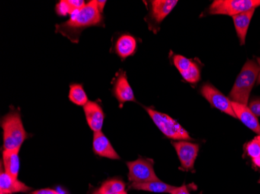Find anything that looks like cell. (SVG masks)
<instances>
[{
    "instance_id": "4",
    "label": "cell",
    "mask_w": 260,
    "mask_h": 194,
    "mask_svg": "<svg viewBox=\"0 0 260 194\" xmlns=\"http://www.w3.org/2000/svg\"><path fill=\"white\" fill-rule=\"evenodd\" d=\"M153 123L164 135L175 141H191L188 131L169 115L157 111L151 107H144Z\"/></svg>"
},
{
    "instance_id": "7",
    "label": "cell",
    "mask_w": 260,
    "mask_h": 194,
    "mask_svg": "<svg viewBox=\"0 0 260 194\" xmlns=\"http://www.w3.org/2000/svg\"><path fill=\"white\" fill-rule=\"evenodd\" d=\"M201 94L212 106H214L217 110L225 113L226 114L232 118H237L232 108V103L230 99L226 97L223 93H220L211 84L209 83L204 84L201 88Z\"/></svg>"
},
{
    "instance_id": "10",
    "label": "cell",
    "mask_w": 260,
    "mask_h": 194,
    "mask_svg": "<svg viewBox=\"0 0 260 194\" xmlns=\"http://www.w3.org/2000/svg\"><path fill=\"white\" fill-rule=\"evenodd\" d=\"M84 111L90 130L93 132L102 131L105 115L100 104L95 101H89L84 106Z\"/></svg>"
},
{
    "instance_id": "15",
    "label": "cell",
    "mask_w": 260,
    "mask_h": 194,
    "mask_svg": "<svg viewBox=\"0 0 260 194\" xmlns=\"http://www.w3.org/2000/svg\"><path fill=\"white\" fill-rule=\"evenodd\" d=\"M137 48V39L131 34L121 35L117 39L115 45V53L122 60H125L128 57L132 56L136 53Z\"/></svg>"
},
{
    "instance_id": "5",
    "label": "cell",
    "mask_w": 260,
    "mask_h": 194,
    "mask_svg": "<svg viewBox=\"0 0 260 194\" xmlns=\"http://www.w3.org/2000/svg\"><path fill=\"white\" fill-rule=\"evenodd\" d=\"M259 6L260 0H217L210 5L209 14L234 17Z\"/></svg>"
},
{
    "instance_id": "2",
    "label": "cell",
    "mask_w": 260,
    "mask_h": 194,
    "mask_svg": "<svg viewBox=\"0 0 260 194\" xmlns=\"http://www.w3.org/2000/svg\"><path fill=\"white\" fill-rule=\"evenodd\" d=\"M260 72V66L254 60H248L241 70L231 90V101L247 105L251 91Z\"/></svg>"
},
{
    "instance_id": "14",
    "label": "cell",
    "mask_w": 260,
    "mask_h": 194,
    "mask_svg": "<svg viewBox=\"0 0 260 194\" xmlns=\"http://www.w3.org/2000/svg\"><path fill=\"white\" fill-rule=\"evenodd\" d=\"M232 103L236 118H239L247 128L260 135V124L258 118L252 113L249 106L235 102H232Z\"/></svg>"
},
{
    "instance_id": "30",
    "label": "cell",
    "mask_w": 260,
    "mask_h": 194,
    "mask_svg": "<svg viewBox=\"0 0 260 194\" xmlns=\"http://www.w3.org/2000/svg\"><path fill=\"white\" fill-rule=\"evenodd\" d=\"M115 194H128V193H127V192H125V191H123V192H117V193H115Z\"/></svg>"
},
{
    "instance_id": "6",
    "label": "cell",
    "mask_w": 260,
    "mask_h": 194,
    "mask_svg": "<svg viewBox=\"0 0 260 194\" xmlns=\"http://www.w3.org/2000/svg\"><path fill=\"white\" fill-rule=\"evenodd\" d=\"M126 165L128 169V180L132 183L160 180L153 169L154 162L150 159L140 157L135 161L128 162Z\"/></svg>"
},
{
    "instance_id": "25",
    "label": "cell",
    "mask_w": 260,
    "mask_h": 194,
    "mask_svg": "<svg viewBox=\"0 0 260 194\" xmlns=\"http://www.w3.org/2000/svg\"><path fill=\"white\" fill-rule=\"evenodd\" d=\"M249 108L256 117H260V98L255 99L249 103Z\"/></svg>"
},
{
    "instance_id": "13",
    "label": "cell",
    "mask_w": 260,
    "mask_h": 194,
    "mask_svg": "<svg viewBox=\"0 0 260 194\" xmlns=\"http://www.w3.org/2000/svg\"><path fill=\"white\" fill-rule=\"evenodd\" d=\"M31 188L22 183L17 178L10 176L1 169L0 173V194H14L17 192H28Z\"/></svg>"
},
{
    "instance_id": "1",
    "label": "cell",
    "mask_w": 260,
    "mask_h": 194,
    "mask_svg": "<svg viewBox=\"0 0 260 194\" xmlns=\"http://www.w3.org/2000/svg\"><path fill=\"white\" fill-rule=\"evenodd\" d=\"M104 17L98 9L96 0L90 1L83 8L74 12L70 19L55 26V32L73 43H78L82 31L90 27H104Z\"/></svg>"
},
{
    "instance_id": "18",
    "label": "cell",
    "mask_w": 260,
    "mask_h": 194,
    "mask_svg": "<svg viewBox=\"0 0 260 194\" xmlns=\"http://www.w3.org/2000/svg\"><path fill=\"white\" fill-rule=\"evenodd\" d=\"M130 188L137 189V190L148 191V192H159V193H163V192L170 193L175 189V186L167 184L162 181L157 180L145 183H132L130 185Z\"/></svg>"
},
{
    "instance_id": "21",
    "label": "cell",
    "mask_w": 260,
    "mask_h": 194,
    "mask_svg": "<svg viewBox=\"0 0 260 194\" xmlns=\"http://www.w3.org/2000/svg\"><path fill=\"white\" fill-rule=\"evenodd\" d=\"M172 61H173L174 65L176 67L177 69L179 70L180 74L186 71L193 64L192 60L181 55H174L172 56Z\"/></svg>"
},
{
    "instance_id": "8",
    "label": "cell",
    "mask_w": 260,
    "mask_h": 194,
    "mask_svg": "<svg viewBox=\"0 0 260 194\" xmlns=\"http://www.w3.org/2000/svg\"><path fill=\"white\" fill-rule=\"evenodd\" d=\"M172 145L176 151L181 169L184 171L194 170V165L199 152V144L188 141H178L172 142Z\"/></svg>"
},
{
    "instance_id": "19",
    "label": "cell",
    "mask_w": 260,
    "mask_h": 194,
    "mask_svg": "<svg viewBox=\"0 0 260 194\" xmlns=\"http://www.w3.org/2000/svg\"><path fill=\"white\" fill-rule=\"evenodd\" d=\"M69 99L70 101L77 106H85L88 103V97L84 91V87L79 83H73L70 85Z\"/></svg>"
},
{
    "instance_id": "12",
    "label": "cell",
    "mask_w": 260,
    "mask_h": 194,
    "mask_svg": "<svg viewBox=\"0 0 260 194\" xmlns=\"http://www.w3.org/2000/svg\"><path fill=\"white\" fill-rule=\"evenodd\" d=\"M177 0H154L151 1L149 20L153 24H160L178 4Z\"/></svg>"
},
{
    "instance_id": "9",
    "label": "cell",
    "mask_w": 260,
    "mask_h": 194,
    "mask_svg": "<svg viewBox=\"0 0 260 194\" xmlns=\"http://www.w3.org/2000/svg\"><path fill=\"white\" fill-rule=\"evenodd\" d=\"M112 93L118 102L120 103L121 107L127 102L136 101L134 91L128 83L125 71L121 70L119 73L117 74L112 89Z\"/></svg>"
},
{
    "instance_id": "3",
    "label": "cell",
    "mask_w": 260,
    "mask_h": 194,
    "mask_svg": "<svg viewBox=\"0 0 260 194\" xmlns=\"http://www.w3.org/2000/svg\"><path fill=\"white\" fill-rule=\"evenodd\" d=\"M1 127L4 131V150L20 149L29 135L23 127L20 111L13 109L3 117Z\"/></svg>"
},
{
    "instance_id": "28",
    "label": "cell",
    "mask_w": 260,
    "mask_h": 194,
    "mask_svg": "<svg viewBox=\"0 0 260 194\" xmlns=\"http://www.w3.org/2000/svg\"><path fill=\"white\" fill-rule=\"evenodd\" d=\"M107 1H101V0H96V5H97L98 9L100 10V12L103 13L104 9H105V5H106Z\"/></svg>"
},
{
    "instance_id": "31",
    "label": "cell",
    "mask_w": 260,
    "mask_h": 194,
    "mask_svg": "<svg viewBox=\"0 0 260 194\" xmlns=\"http://www.w3.org/2000/svg\"><path fill=\"white\" fill-rule=\"evenodd\" d=\"M257 138H258V141H259L260 143V135H258V136H257Z\"/></svg>"
},
{
    "instance_id": "29",
    "label": "cell",
    "mask_w": 260,
    "mask_h": 194,
    "mask_svg": "<svg viewBox=\"0 0 260 194\" xmlns=\"http://www.w3.org/2000/svg\"><path fill=\"white\" fill-rule=\"evenodd\" d=\"M93 194H102V192H100V190L99 189H98V190L94 191V192H93Z\"/></svg>"
},
{
    "instance_id": "16",
    "label": "cell",
    "mask_w": 260,
    "mask_h": 194,
    "mask_svg": "<svg viewBox=\"0 0 260 194\" xmlns=\"http://www.w3.org/2000/svg\"><path fill=\"white\" fill-rule=\"evenodd\" d=\"M255 11V9H252V10H249V11L244 12L242 14H238V15L232 17L235 30L237 33L241 45H244L245 44L249 24H250L251 20H252Z\"/></svg>"
},
{
    "instance_id": "11",
    "label": "cell",
    "mask_w": 260,
    "mask_h": 194,
    "mask_svg": "<svg viewBox=\"0 0 260 194\" xmlns=\"http://www.w3.org/2000/svg\"><path fill=\"white\" fill-rule=\"evenodd\" d=\"M93 151L99 157L113 160H120V157L114 149L109 138L102 131L93 133Z\"/></svg>"
},
{
    "instance_id": "22",
    "label": "cell",
    "mask_w": 260,
    "mask_h": 194,
    "mask_svg": "<svg viewBox=\"0 0 260 194\" xmlns=\"http://www.w3.org/2000/svg\"><path fill=\"white\" fill-rule=\"evenodd\" d=\"M181 75L188 83H197L200 80V69L198 65L193 62L190 68Z\"/></svg>"
},
{
    "instance_id": "20",
    "label": "cell",
    "mask_w": 260,
    "mask_h": 194,
    "mask_svg": "<svg viewBox=\"0 0 260 194\" xmlns=\"http://www.w3.org/2000/svg\"><path fill=\"white\" fill-rule=\"evenodd\" d=\"M125 184L119 178H112L102 183L99 190L102 194H115L125 191Z\"/></svg>"
},
{
    "instance_id": "24",
    "label": "cell",
    "mask_w": 260,
    "mask_h": 194,
    "mask_svg": "<svg viewBox=\"0 0 260 194\" xmlns=\"http://www.w3.org/2000/svg\"><path fill=\"white\" fill-rule=\"evenodd\" d=\"M55 13L59 17H66L67 15H71L74 13V10L69 4V0H62L55 6Z\"/></svg>"
},
{
    "instance_id": "17",
    "label": "cell",
    "mask_w": 260,
    "mask_h": 194,
    "mask_svg": "<svg viewBox=\"0 0 260 194\" xmlns=\"http://www.w3.org/2000/svg\"><path fill=\"white\" fill-rule=\"evenodd\" d=\"M20 149L4 150L3 151V166L4 171L10 176L18 179L20 172Z\"/></svg>"
},
{
    "instance_id": "27",
    "label": "cell",
    "mask_w": 260,
    "mask_h": 194,
    "mask_svg": "<svg viewBox=\"0 0 260 194\" xmlns=\"http://www.w3.org/2000/svg\"><path fill=\"white\" fill-rule=\"evenodd\" d=\"M32 194H61L60 192H58V191L55 190V189H39V190L34 191Z\"/></svg>"
},
{
    "instance_id": "26",
    "label": "cell",
    "mask_w": 260,
    "mask_h": 194,
    "mask_svg": "<svg viewBox=\"0 0 260 194\" xmlns=\"http://www.w3.org/2000/svg\"><path fill=\"white\" fill-rule=\"evenodd\" d=\"M190 186H187V185H182V186H179V187H176L175 186V189L170 192L171 194H191L190 192ZM200 194H202V192H200Z\"/></svg>"
},
{
    "instance_id": "23",
    "label": "cell",
    "mask_w": 260,
    "mask_h": 194,
    "mask_svg": "<svg viewBox=\"0 0 260 194\" xmlns=\"http://www.w3.org/2000/svg\"><path fill=\"white\" fill-rule=\"evenodd\" d=\"M245 151L249 157L252 158V160H255L259 157L260 143L257 137L247 143L245 145Z\"/></svg>"
}]
</instances>
